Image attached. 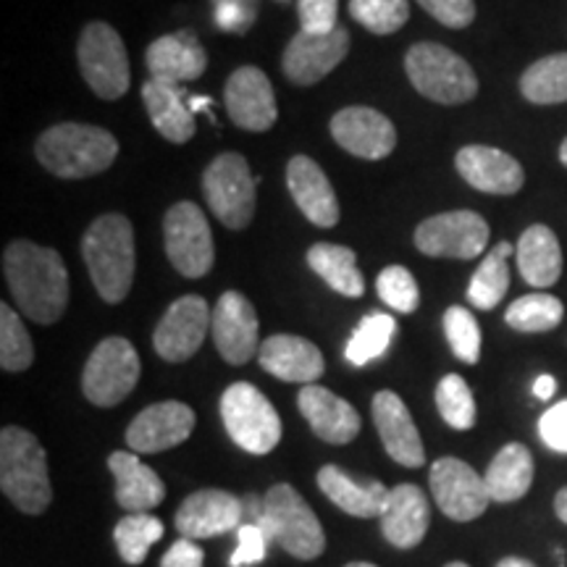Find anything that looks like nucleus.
Here are the masks:
<instances>
[{"mask_svg": "<svg viewBox=\"0 0 567 567\" xmlns=\"http://www.w3.org/2000/svg\"><path fill=\"white\" fill-rule=\"evenodd\" d=\"M3 276L13 302L34 323H55L69 308V271L51 247L17 239L3 250Z\"/></svg>", "mask_w": 567, "mask_h": 567, "instance_id": "nucleus-1", "label": "nucleus"}, {"mask_svg": "<svg viewBox=\"0 0 567 567\" xmlns=\"http://www.w3.org/2000/svg\"><path fill=\"white\" fill-rule=\"evenodd\" d=\"M82 258L90 279L105 302H124L134 281L137 250L134 229L122 213H105L95 218L82 237Z\"/></svg>", "mask_w": 567, "mask_h": 567, "instance_id": "nucleus-2", "label": "nucleus"}, {"mask_svg": "<svg viewBox=\"0 0 567 567\" xmlns=\"http://www.w3.org/2000/svg\"><path fill=\"white\" fill-rule=\"evenodd\" d=\"M0 488L19 513L42 515L53 502L48 455L40 439L19 425L0 431Z\"/></svg>", "mask_w": 567, "mask_h": 567, "instance_id": "nucleus-3", "label": "nucleus"}, {"mask_svg": "<svg viewBox=\"0 0 567 567\" xmlns=\"http://www.w3.org/2000/svg\"><path fill=\"white\" fill-rule=\"evenodd\" d=\"M34 155L59 179H87L113 166L118 142L109 130L92 124H55L38 137Z\"/></svg>", "mask_w": 567, "mask_h": 567, "instance_id": "nucleus-4", "label": "nucleus"}, {"mask_svg": "<svg viewBox=\"0 0 567 567\" xmlns=\"http://www.w3.org/2000/svg\"><path fill=\"white\" fill-rule=\"evenodd\" d=\"M258 526L274 544L295 559L310 563L326 549V534L313 507L302 499L300 492L289 484H276L264 496V517Z\"/></svg>", "mask_w": 567, "mask_h": 567, "instance_id": "nucleus-5", "label": "nucleus"}, {"mask_svg": "<svg viewBox=\"0 0 567 567\" xmlns=\"http://www.w3.org/2000/svg\"><path fill=\"white\" fill-rule=\"evenodd\" d=\"M405 71L413 87L434 103L460 105L473 101L478 92L471 63L439 42H417L410 48Z\"/></svg>", "mask_w": 567, "mask_h": 567, "instance_id": "nucleus-6", "label": "nucleus"}, {"mask_svg": "<svg viewBox=\"0 0 567 567\" xmlns=\"http://www.w3.org/2000/svg\"><path fill=\"white\" fill-rule=\"evenodd\" d=\"M221 421L231 442L250 455H268L281 442V421L258 386L237 381L221 394Z\"/></svg>", "mask_w": 567, "mask_h": 567, "instance_id": "nucleus-7", "label": "nucleus"}, {"mask_svg": "<svg viewBox=\"0 0 567 567\" xmlns=\"http://www.w3.org/2000/svg\"><path fill=\"white\" fill-rule=\"evenodd\" d=\"M84 82L103 101H118L126 95L132 84L130 55H126L122 34L105 21H90L80 34L76 45Z\"/></svg>", "mask_w": 567, "mask_h": 567, "instance_id": "nucleus-8", "label": "nucleus"}, {"mask_svg": "<svg viewBox=\"0 0 567 567\" xmlns=\"http://www.w3.org/2000/svg\"><path fill=\"white\" fill-rule=\"evenodd\" d=\"M203 193L208 208L229 229H247L255 216V193L258 179L250 163L239 153H224L210 161L203 174Z\"/></svg>", "mask_w": 567, "mask_h": 567, "instance_id": "nucleus-9", "label": "nucleus"}, {"mask_svg": "<svg viewBox=\"0 0 567 567\" xmlns=\"http://www.w3.org/2000/svg\"><path fill=\"white\" fill-rule=\"evenodd\" d=\"M140 373V354L130 339L109 337L84 363L82 392L95 408H116L134 392Z\"/></svg>", "mask_w": 567, "mask_h": 567, "instance_id": "nucleus-10", "label": "nucleus"}, {"mask_svg": "<svg viewBox=\"0 0 567 567\" xmlns=\"http://www.w3.org/2000/svg\"><path fill=\"white\" fill-rule=\"evenodd\" d=\"M163 243L172 266L187 279H203L216 260L208 218L189 200L172 205L163 216Z\"/></svg>", "mask_w": 567, "mask_h": 567, "instance_id": "nucleus-11", "label": "nucleus"}, {"mask_svg": "<svg viewBox=\"0 0 567 567\" xmlns=\"http://www.w3.org/2000/svg\"><path fill=\"white\" fill-rule=\"evenodd\" d=\"M488 224L476 210H450L425 218L415 229V247L429 258L473 260L486 250Z\"/></svg>", "mask_w": 567, "mask_h": 567, "instance_id": "nucleus-12", "label": "nucleus"}, {"mask_svg": "<svg viewBox=\"0 0 567 567\" xmlns=\"http://www.w3.org/2000/svg\"><path fill=\"white\" fill-rule=\"evenodd\" d=\"M439 509L455 523H471L492 505L484 476L457 457H439L429 473Z\"/></svg>", "mask_w": 567, "mask_h": 567, "instance_id": "nucleus-13", "label": "nucleus"}, {"mask_svg": "<svg viewBox=\"0 0 567 567\" xmlns=\"http://www.w3.org/2000/svg\"><path fill=\"white\" fill-rule=\"evenodd\" d=\"M213 310L200 295H184L172 302V308L153 331V347L166 363H184L200 350L210 331Z\"/></svg>", "mask_w": 567, "mask_h": 567, "instance_id": "nucleus-14", "label": "nucleus"}, {"mask_svg": "<svg viewBox=\"0 0 567 567\" xmlns=\"http://www.w3.org/2000/svg\"><path fill=\"white\" fill-rule=\"evenodd\" d=\"M210 334L216 350L229 365L250 363L260 352L258 313L243 292H224L210 318Z\"/></svg>", "mask_w": 567, "mask_h": 567, "instance_id": "nucleus-15", "label": "nucleus"}, {"mask_svg": "<svg viewBox=\"0 0 567 567\" xmlns=\"http://www.w3.org/2000/svg\"><path fill=\"white\" fill-rule=\"evenodd\" d=\"M174 526L182 538H213L245 526V502L221 488H200L182 502L174 515Z\"/></svg>", "mask_w": 567, "mask_h": 567, "instance_id": "nucleus-16", "label": "nucleus"}, {"mask_svg": "<svg viewBox=\"0 0 567 567\" xmlns=\"http://www.w3.org/2000/svg\"><path fill=\"white\" fill-rule=\"evenodd\" d=\"M347 51H350V32L344 27H337L329 34L300 32L281 55V71L292 84L310 87L331 74L347 59Z\"/></svg>", "mask_w": 567, "mask_h": 567, "instance_id": "nucleus-17", "label": "nucleus"}, {"mask_svg": "<svg viewBox=\"0 0 567 567\" xmlns=\"http://www.w3.org/2000/svg\"><path fill=\"white\" fill-rule=\"evenodd\" d=\"M195 431V410L184 402L166 400L145 408L126 429V444L137 455L174 450L187 442Z\"/></svg>", "mask_w": 567, "mask_h": 567, "instance_id": "nucleus-18", "label": "nucleus"}, {"mask_svg": "<svg viewBox=\"0 0 567 567\" xmlns=\"http://www.w3.org/2000/svg\"><path fill=\"white\" fill-rule=\"evenodd\" d=\"M331 137L354 158L381 161L396 147V130L384 113L368 105H350L331 118Z\"/></svg>", "mask_w": 567, "mask_h": 567, "instance_id": "nucleus-19", "label": "nucleus"}, {"mask_svg": "<svg viewBox=\"0 0 567 567\" xmlns=\"http://www.w3.org/2000/svg\"><path fill=\"white\" fill-rule=\"evenodd\" d=\"M224 103L231 122L245 132H268L279 116L271 80L258 66L234 71L226 82Z\"/></svg>", "mask_w": 567, "mask_h": 567, "instance_id": "nucleus-20", "label": "nucleus"}, {"mask_svg": "<svg viewBox=\"0 0 567 567\" xmlns=\"http://www.w3.org/2000/svg\"><path fill=\"white\" fill-rule=\"evenodd\" d=\"M373 423L381 444L394 463L405 467H421L425 463L423 439L417 434L413 415L396 392H379L373 396Z\"/></svg>", "mask_w": 567, "mask_h": 567, "instance_id": "nucleus-21", "label": "nucleus"}, {"mask_svg": "<svg viewBox=\"0 0 567 567\" xmlns=\"http://www.w3.org/2000/svg\"><path fill=\"white\" fill-rule=\"evenodd\" d=\"M297 408L318 439L326 444H350L360 434V413L331 389L308 384L297 394Z\"/></svg>", "mask_w": 567, "mask_h": 567, "instance_id": "nucleus-22", "label": "nucleus"}, {"mask_svg": "<svg viewBox=\"0 0 567 567\" xmlns=\"http://www.w3.org/2000/svg\"><path fill=\"white\" fill-rule=\"evenodd\" d=\"M455 166L473 189L486 195H515L526 182L520 163L499 147L467 145L457 153Z\"/></svg>", "mask_w": 567, "mask_h": 567, "instance_id": "nucleus-23", "label": "nucleus"}, {"mask_svg": "<svg viewBox=\"0 0 567 567\" xmlns=\"http://www.w3.org/2000/svg\"><path fill=\"white\" fill-rule=\"evenodd\" d=\"M381 534L396 549H415L429 534L431 507L421 486L400 484L389 488L384 513H381Z\"/></svg>", "mask_w": 567, "mask_h": 567, "instance_id": "nucleus-24", "label": "nucleus"}, {"mask_svg": "<svg viewBox=\"0 0 567 567\" xmlns=\"http://www.w3.org/2000/svg\"><path fill=\"white\" fill-rule=\"evenodd\" d=\"M145 63L147 71H151V80L184 84L205 74L208 55H205V48L195 38V32L182 30L163 34V38L151 42V48L145 53Z\"/></svg>", "mask_w": 567, "mask_h": 567, "instance_id": "nucleus-25", "label": "nucleus"}, {"mask_svg": "<svg viewBox=\"0 0 567 567\" xmlns=\"http://www.w3.org/2000/svg\"><path fill=\"white\" fill-rule=\"evenodd\" d=\"M258 360L264 365V371L287 381V384H316L326 371L321 350L310 339L295 334L268 337L260 344Z\"/></svg>", "mask_w": 567, "mask_h": 567, "instance_id": "nucleus-26", "label": "nucleus"}, {"mask_svg": "<svg viewBox=\"0 0 567 567\" xmlns=\"http://www.w3.org/2000/svg\"><path fill=\"white\" fill-rule=\"evenodd\" d=\"M287 187L292 193L297 208L305 213L310 224L331 229L339 224V200L329 176L308 155H295L287 166Z\"/></svg>", "mask_w": 567, "mask_h": 567, "instance_id": "nucleus-27", "label": "nucleus"}, {"mask_svg": "<svg viewBox=\"0 0 567 567\" xmlns=\"http://www.w3.org/2000/svg\"><path fill=\"white\" fill-rule=\"evenodd\" d=\"M109 467L116 481V505L126 513H151L166 499V484L137 452H111Z\"/></svg>", "mask_w": 567, "mask_h": 567, "instance_id": "nucleus-28", "label": "nucleus"}, {"mask_svg": "<svg viewBox=\"0 0 567 567\" xmlns=\"http://www.w3.org/2000/svg\"><path fill=\"white\" fill-rule=\"evenodd\" d=\"M318 488L329 496L342 513L352 517H381L386 505L389 488L375 478H354L352 473L342 471L339 465H323L318 471Z\"/></svg>", "mask_w": 567, "mask_h": 567, "instance_id": "nucleus-29", "label": "nucleus"}, {"mask_svg": "<svg viewBox=\"0 0 567 567\" xmlns=\"http://www.w3.org/2000/svg\"><path fill=\"white\" fill-rule=\"evenodd\" d=\"M142 103L155 130L174 145H184L195 137V113L189 109V95L182 84L147 80L142 84Z\"/></svg>", "mask_w": 567, "mask_h": 567, "instance_id": "nucleus-30", "label": "nucleus"}, {"mask_svg": "<svg viewBox=\"0 0 567 567\" xmlns=\"http://www.w3.org/2000/svg\"><path fill=\"white\" fill-rule=\"evenodd\" d=\"M515 255L520 276L530 287H551L563 276V247L549 226H528L517 243Z\"/></svg>", "mask_w": 567, "mask_h": 567, "instance_id": "nucleus-31", "label": "nucleus"}, {"mask_svg": "<svg viewBox=\"0 0 567 567\" xmlns=\"http://www.w3.org/2000/svg\"><path fill=\"white\" fill-rule=\"evenodd\" d=\"M486 488L492 502L509 505L523 499L534 484V455L526 444H505L496 452L486 471Z\"/></svg>", "mask_w": 567, "mask_h": 567, "instance_id": "nucleus-32", "label": "nucleus"}, {"mask_svg": "<svg viewBox=\"0 0 567 567\" xmlns=\"http://www.w3.org/2000/svg\"><path fill=\"white\" fill-rule=\"evenodd\" d=\"M308 266L344 297H363L365 279L358 268V255L350 247L334 243H318L308 250Z\"/></svg>", "mask_w": 567, "mask_h": 567, "instance_id": "nucleus-33", "label": "nucleus"}, {"mask_svg": "<svg viewBox=\"0 0 567 567\" xmlns=\"http://www.w3.org/2000/svg\"><path fill=\"white\" fill-rule=\"evenodd\" d=\"M515 247L509 243H499L492 252L486 255L484 264L473 274L471 287H467V300L476 305L478 310H492L505 300L509 289V255Z\"/></svg>", "mask_w": 567, "mask_h": 567, "instance_id": "nucleus-34", "label": "nucleus"}, {"mask_svg": "<svg viewBox=\"0 0 567 567\" xmlns=\"http://www.w3.org/2000/svg\"><path fill=\"white\" fill-rule=\"evenodd\" d=\"M523 97L536 105L567 103V53H555L536 61L520 76Z\"/></svg>", "mask_w": 567, "mask_h": 567, "instance_id": "nucleus-35", "label": "nucleus"}, {"mask_svg": "<svg viewBox=\"0 0 567 567\" xmlns=\"http://www.w3.org/2000/svg\"><path fill=\"white\" fill-rule=\"evenodd\" d=\"M163 536V520L151 513H130L113 528V542H116L118 557L126 565H142L151 555L153 544Z\"/></svg>", "mask_w": 567, "mask_h": 567, "instance_id": "nucleus-36", "label": "nucleus"}, {"mask_svg": "<svg viewBox=\"0 0 567 567\" xmlns=\"http://www.w3.org/2000/svg\"><path fill=\"white\" fill-rule=\"evenodd\" d=\"M396 334V321L389 313H371L358 323L352 331L350 342L344 347V358L350 360L354 368H363L389 350L392 339Z\"/></svg>", "mask_w": 567, "mask_h": 567, "instance_id": "nucleus-37", "label": "nucleus"}, {"mask_svg": "<svg viewBox=\"0 0 567 567\" xmlns=\"http://www.w3.org/2000/svg\"><path fill=\"white\" fill-rule=\"evenodd\" d=\"M565 316V305L547 292H534L520 297L507 308L505 321L509 329L523 331V334H544V331L557 329Z\"/></svg>", "mask_w": 567, "mask_h": 567, "instance_id": "nucleus-38", "label": "nucleus"}, {"mask_svg": "<svg viewBox=\"0 0 567 567\" xmlns=\"http://www.w3.org/2000/svg\"><path fill=\"white\" fill-rule=\"evenodd\" d=\"M34 363L30 331L24 329L17 310L9 302L0 305V368L6 373H21Z\"/></svg>", "mask_w": 567, "mask_h": 567, "instance_id": "nucleus-39", "label": "nucleus"}, {"mask_svg": "<svg viewBox=\"0 0 567 567\" xmlns=\"http://www.w3.org/2000/svg\"><path fill=\"white\" fill-rule=\"evenodd\" d=\"M436 408L444 423L455 431H471L476 425V400L463 375L450 373L436 384Z\"/></svg>", "mask_w": 567, "mask_h": 567, "instance_id": "nucleus-40", "label": "nucleus"}, {"mask_svg": "<svg viewBox=\"0 0 567 567\" xmlns=\"http://www.w3.org/2000/svg\"><path fill=\"white\" fill-rule=\"evenodd\" d=\"M350 13L373 34H394L408 24V0H350Z\"/></svg>", "mask_w": 567, "mask_h": 567, "instance_id": "nucleus-41", "label": "nucleus"}, {"mask_svg": "<svg viewBox=\"0 0 567 567\" xmlns=\"http://www.w3.org/2000/svg\"><path fill=\"white\" fill-rule=\"evenodd\" d=\"M444 334L457 360L476 365L481 360V326L467 308L452 305L444 313Z\"/></svg>", "mask_w": 567, "mask_h": 567, "instance_id": "nucleus-42", "label": "nucleus"}, {"mask_svg": "<svg viewBox=\"0 0 567 567\" xmlns=\"http://www.w3.org/2000/svg\"><path fill=\"white\" fill-rule=\"evenodd\" d=\"M375 292H379L381 302L394 308L396 313H415L417 305H421V289L405 266L384 268L375 279Z\"/></svg>", "mask_w": 567, "mask_h": 567, "instance_id": "nucleus-43", "label": "nucleus"}, {"mask_svg": "<svg viewBox=\"0 0 567 567\" xmlns=\"http://www.w3.org/2000/svg\"><path fill=\"white\" fill-rule=\"evenodd\" d=\"M268 544L271 538L258 523H245L237 528V549L231 551L229 567H250L255 563H264L268 557Z\"/></svg>", "mask_w": 567, "mask_h": 567, "instance_id": "nucleus-44", "label": "nucleus"}, {"mask_svg": "<svg viewBox=\"0 0 567 567\" xmlns=\"http://www.w3.org/2000/svg\"><path fill=\"white\" fill-rule=\"evenodd\" d=\"M415 3L450 30H465L476 19V3L473 0H415Z\"/></svg>", "mask_w": 567, "mask_h": 567, "instance_id": "nucleus-45", "label": "nucleus"}, {"mask_svg": "<svg viewBox=\"0 0 567 567\" xmlns=\"http://www.w3.org/2000/svg\"><path fill=\"white\" fill-rule=\"evenodd\" d=\"M297 11H300L302 32L329 34L339 27V0H297Z\"/></svg>", "mask_w": 567, "mask_h": 567, "instance_id": "nucleus-46", "label": "nucleus"}, {"mask_svg": "<svg viewBox=\"0 0 567 567\" xmlns=\"http://www.w3.org/2000/svg\"><path fill=\"white\" fill-rule=\"evenodd\" d=\"M538 436H542V442L549 450L567 455V400L557 402L555 408H549L542 415V421H538Z\"/></svg>", "mask_w": 567, "mask_h": 567, "instance_id": "nucleus-47", "label": "nucleus"}, {"mask_svg": "<svg viewBox=\"0 0 567 567\" xmlns=\"http://www.w3.org/2000/svg\"><path fill=\"white\" fill-rule=\"evenodd\" d=\"M205 551L193 538H176L161 559V567H203Z\"/></svg>", "mask_w": 567, "mask_h": 567, "instance_id": "nucleus-48", "label": "nucleus"}, {"mask_svg": "<svg viewBox=\"0 0 567 567\" xmlns=\"http://www.w3.org/2000/svg\"><path fill=\"white\" fill-rule=\"evenodd\" d=\"M258 19V11L243 9V6H216V24L229 34H245Z\"/></svg>", "mask_w": 567, "mask_h": 567, "instance_id": "nucleus-49", "label": "nucleus"}, {"mask_svg": "<svg viewBox=\"0 0 567 567\" xmlns=\"http://www.w3.org/2000/svg\"><path fill=\"white\" fill-rule=\"evenodd\" d=\"M555 392H557V381H555V375H549V373L538 375L536 384H534V394H536V400H551V396H555Z\"/></svg>", "mask_w": 567, "mask_h": 567, "instance_id": "nucleus-50", "label": "nucleus"}, {"mask_svg": "<svg viewBox=\"0 0 567 567\" xmlns=\"http://www.w3.org/2000/svg\"><path fill=\"white\" fill-rule=\"evenodd\" d=\"M555 513H557L559 520H563L567 526V486L559 488L557 496H555Z\"/></svg>", "mask_w": 567, "mask_h": 567, "instance_id": "nucleus-51", "label": "nucleus"}, {"mask_svg": "<svg viewBox=\"0 0 567 567\" xmlns=\"http://www.w3.org/2000/svg\"><path fill=\"white\" fill-rule=\"evenodd\" d=\"M260 0H213V6H243V9L258 11Z\"/></svg>", "mask_w": 567, "mask_h": 567, "instance_id": "nucleus-52", "label": "nucleus"}, {"mask_svg": "<svg viewBox=\"0 0 567 567\" xmlns=\"http://www.w3.org/2000/svg\"><path fill=\"white\" fill-rule=\"evenodd\" d=\"M496 567H536V565L528 563V559H523V557H505L496 563Z\"/></svg>", "mask_w": 567, "mask_h": 567, "instance_id": "nucleus-53", "label": "nucleus"}, {"mask_svg": "<svg viewBox=\"0 0 567 567\" xmlns=\"http://www.w3.org/2000/svg\"><path fill=\"white\" fill-rule=\"evenodd\" d=\"M210 97L208 95H195V97H189V109H193V113L195 111H205V109H210Z\"/></svg>", "mask_w": 567, "mask_h": 567, "instance_id": "nucleus-54", "label": "nucleus"}, {"mask_svg": "<svg viewBox=\"0 0 567 567\" xmlns=\"http://www.w3.org/2000/svg\"><path fill=\"white\" fill-rule=\"evenodd\" d=\"M559 161H563L567 166V140L563 142V147H559Z\"/></svg>", "mask_w": 567, "mask_h": 567, "instance_id": "nucleus-55", "label": "nucleus"}, {"mask_svg": "<svg viewBox=\"0 0 567 567\" xmlns=\"http://www.w3.org/2000/svg\"><path fill=\"white\" fill-rule=\"evenodd\" d=\"M344 567H379V565H373V563H350V565H344Z\"/></svg>", "mask_w": 567, "mask_h": 567, "instance_id": "nucleus-56", "label": "nucleus"}, {"mask_svg": "<svg viewBox=\"0 0 567 567\" xmlns=\"http://www.w3.org/2000/svg\"><path fill=\"white\" fill-rule=\"evenodd\" d=\"M444 567H471L467 563H460V559H455V563H450V565H444Z\"/></svg>", "mask_w": 567, "mask_h": 567, "instance_id": "nucleus-57", "label": "nucleus"}, {"mask_svg": "<svg viewBox=\"0 0 567 567\" xmlns=\"http://www.w3.org/2000/svg\"><path fill=\"white\" fill-rule=\"evenodd\" d=\"M279 3H287V0H279Z\"/></svg>", "mask_w": 567, "mask_h": 567, "instance_id": "nucleus-58", "label": "nucleus"}]
</instances>
